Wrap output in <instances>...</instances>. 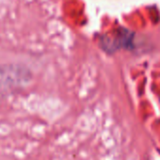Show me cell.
Masks as SVG:
<instances>
[]
</instances>
